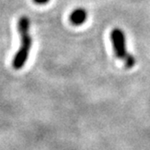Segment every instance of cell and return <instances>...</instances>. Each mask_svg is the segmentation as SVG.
I'll list each match as a JSON object with an SVG mask.
<instances>
[{
  "label": "cell",
  "mask_w": 150,
  "mask_h": 150,
  "mask_svg": "<svg viewBox=\"0 0 150 150\" xmlns=\"http://www.w3.org/2000/svg\"><path fill=\"white\" fill-rule=\"evenodd\" d=\"M29 26H30V21L28 17L25 16L20 18L18 22V30L21 36V46L17 51L16 55L14 56L12 62L15 69H21L28 59L29 51L32 46V38L29 35Z\"/></svg>",
  "instance_id": "6da1fadb"
},
{
  "label": "cell",
  "mask_w": 150,
  "mask_h": 150,
  "mask_svg": "<svg viewBox=\"0 0 150 150\" xmlns=\"http://www.w3.org/2000/svg\"><path fill=\"white\" fill-rule=\"evenodd\" d=\"M113 50L115 56L118 59L124 62L125 67L127 68H132L136 64V58L127 51L126 46V36L121 28H114L110 33Z\"/></svg>",
  "instance_id": "7a4b0ae2"
},
{
  "label": "cell",
  "mask_w": 150,
  "mask_h": 150,
  "mask_svg": "<svg viewBox=\"0 0 150 150\" xmlns=\"http://www.w3.org/2000/svg\"><path fill=\"white\" fill-rule=\"evenodd\" d=\"M87 12L85 9L77 8L74 11H72L69 15V21L70 23L74 25H81L85 23L87 20Z\"/></svg>",
  "instance_id": "3957f363"
},
{
  "label": "cell",
  "mask_w": 150,
  "mask_h": 150,
  "mask_svg": "<svg viewBox=\"0 0 150 150\" xmlns=\"http://www.w3.org/2000/svg\"><path fill=\"white\" fill-rule=\"evenodd\" d=\"M49 1H50V0H33L34 3H36V4H39V5L46 4V3H48Z\"/></svg>",
  "instance_id": "277c9868"
}]
</instances>
